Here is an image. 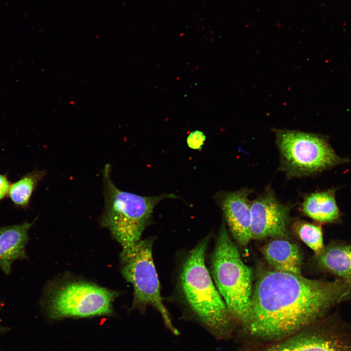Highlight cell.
I'll use <instances>...</instances> for the list:
<instances>
[{
	"label": "cell",
	"mask_w": 351,
	"mask_h": 351,
	"mask_svg": "<svg viewBox=\"0 0 351 351\" xmlns=\"http://www.w3.org/2000/svg\"><path fill=\"white\" fill-rule=\"evenodd\" d=\"M351 299V279H313L274 270L257 280L244 328L255 339L275 342L323 319Z\"/></svg>",
	"instance_id": "6da1fadb"
},
{
	"label": "cell",
	"mask_w": 351,
	"mask_h": 351,
	"mask_svg": "<svg viewBox=\"0 0 351 351\" xmlns=\"http://www.w3.org/2000/svg\"><path fill=\"white\" fill-rule=\"evenodd\" d=\"M208 238L188 254L179 277L187 307L197 321L218 339H228L234 320L219 293L205 263Z\"/></svg>",
	"instance_id": "7a4b0ae2"
},
{
	"label": "cell",
	"mask_w": 351,
	"mask_h": 351,
	"mask_svg": "<svg viewBox=\"0 0 351 351\" xmlns=\"http://www.w3.org/2000/svg\"><path fill=\"white\" fill-rule=\"evenodd\" d=\"M111 170L110 164H107L102 171L105 207L101 223L125 251L140 240L156 205L176 196L172 194L141 196L120 190L111 180Z\"/></svg>",
	"instance_id": "3957f363"
},
{
	"label": "cell",
	"mask_w": 351,
	"mask_h": 351,
	"mask_svg": "<svg viewBox=\"0 0 351 351\" xmlns=\"http://www.w3.org/2000/svg\"><path fill=\"white\" fill-rule=\"evenodd\" d=\"M214 283L234 320L244 328L249 320L253 293L252 272L223 224L211 261Z\"/></svg>",
	"instance_id": "277c9868"
},
{
	"label": "cell",
	"mask_w": 351,
	"mask_h": 351,
	"mask_svg": "<svg viewBox=\"0 0 351 351\" xmlns=\"http://www.w3.org/2000/svg\"><path fill=\"white\" fill-rule=\"evenodd\" d=\"M280 169L288 177H301L320 172L348 159L339 157L323 137L289 130H277Z\"/></svg>",
	"instance_id": "5b68a950"
},
{
	"label": "cell",
	"mask_w": 351,
	"mask_h": 351,
	"mask_svg": "<svg viewBox=\"0 0 351 351\" xmlns=\"http://www.w3.org/2000/svg\"><path fill=\"white\" fill-rule=\"evenodd\" d=\"M152 244L151 239L140 240L130 249L122 251L121 273L134 289L132 308L143 312L147 306L153 307L160 313L166 327L174 334L178 335L161 296L153 258Z\"/></svg>",
	"instance_id": "8992f818"
},
{
	"label": "cell",
	"mask_w": 351,
	"mask_h": 351,
	"mask_svg": "<svg viewBox=\"0 0 351 351\" xmlns=\"http://www.w3.org/2000/svg\"><path fill=\"white\" fill-rule=\"evenodd\" d=\"M117 293L85 281H71L56 288L44 303L48 318L109 316Z\"/></svg>",
	"instance_id": "52a82bcc"
},
{
	"label": "cell",
	"mask_w": 351,
	"mask_h": 351,
	"mask_svg": "<svg viewBox=\"0 0 351 351\" xmlns=\"http://www.w3.org/2000/svg\"><path fill=\"white\" fill-rule=\"evenodd\" d=\"M259 351H351V323L332 313Z\"/></svg>",
	"instance_id": "ba28073f"
},
{
	"label": "cell",
	"mask_w": 351,
	"mask_h": 351,
	"mask_svg": "<svg viewBox=\"0 0 351 351\" xmlns=\"http://www.w3.org/2000/svg\"><path fill=\"white\" fill-rule=\"evenodd\" d=\"M290 206L280 202L267 189L251 202L252 239L284 238L288 234Z\"/></svg>",
	"instance_id": "9c48e42d"
},
{
	"label": "cell",
	"mask_w": 351,
	"mask_h": 351,
	"mask_svg": "<svg viewBox=\"0 0 351 351\" xmlns=\"http://www.w3.org/2000/svg\"><path fill=\"white\" fill-rule=\"evenodd\" d=\"M251 192L250 189L243 188L217 195L232 235L239 245L245 247L252 239L251 202L248 197Z\"/></svg>",
	"instance_id": "30bf717a"
},
{
	"label": "cell",
	"mask_w": 351,
	"mask_h": 351,
	"mask_svg": "<svg viewBox=\"0 0 351 351\" xmlns=\"http://www.w3.org/2000/svg\"><path fill=\"white\" fill-rule=\"evenodd\" d=\"M36 220L0 227V268L5 275L10 273L15 260L27 258L28 232Z\"/></svg>",
	"instance_id": "8fae6325"
},
{
	"label": "cell",
	"mask_w": 351,
	"mask_h": 351,
	"mask_svg": "<svg viewBox=\"0 0 351 351\" xmlns=\"http://www.w3.org/2000/svg\"><path fill=\"white\" fill-rule=\"evenodd\" d=\"M313 262L319 272L334 278L351 279V243L332 240L314 255Z\"/></svg>",
	"instance_id": "7c38bea8"
},
{
	"label": "cell",
	"mask_w": 351,
	"mask_h": 351,
	"mask_svg": "<svg viewBox=\"0 0 351 351\" xmlns=\"http://www.w3.org/2000/svg\"><path fill=\"white\" fill-rule=\"evenodd\" d=\"M262 253L273 270L295 274H301L302 257L298 246L279 238L266 243Z\"/></svg>",
	"instance_id": "4fadbf2b"
},
{
	"label": "cell",
	"mask_w": 351,
	"mask_h": 351,
	"mask_svg": "<svg viewBox=\"0 0 351 351\" xmlns=\"http://www.w3.org/2000/svg\"><path fill=\"white\" fill-rule=\"evenodd\" d=\"M301 210L305 215L320 223L335 224L341 221L333 189L308 195L301 204Z\"/></svg>",
	"instance_id": "5bb4252c"
},
{
	"label": "cell",
	"mask_w": 351,
	"mask_h": 351,
	"mask_svg": "<svg viewBox=\"0 0 351 351\" xmlns=\"http://www.w3.org/2000/svg\"><path fill=\"white\" fill-rule=\"evenodd\" d=\"M46 175L45 170L35 169L27 173L10 185L8 197L16 208L26 209L39 183Z\"/></svg>",
	"instance_id": "9a60e30c"
},
{
	"label": "cell",
	"mask_w": 351,
	"mask_h": 351,
	"mask_svg": "<svg viewBox=\"0 0 351 351\" xmlns=\"http://www.w3.org/2000/svg\"><path fill=\"white\" fill-rule=\"evenodd\" d=\"M294 229L301 240L314 252V255L323 250V233L321 227L316 224L305 221L296 222Z\"/></svg>",
	"instance_id": "2e32d148"
},
{
	"label": "cell",
	"mask_w": 351,
	"mask_h": 351,
	"mask_svg": "<svg viewBox=\"0 0 351 351\" xmlns=\"http://www.w3.org/2000/svg\"><path fill=\"white\" fill-rule=\"evenodd\" d=\"M206 136L202 132L195 130L191 132L188 135L187 143L190 148L198 150L202 148Z\"/></svg>",
	"instance_id": "e0dca14e"
},
{
	"label": "cell",
	"mask_w": 351,
	"mask_h": 351,
	"mask_svg": "<svg viewBox=\"0 0 351 351\" xmlns=\"http://www.w3.org/2000/svg\"><path fill=\"white\" fill-rule=\"evenodd\" d=\"M11 184L7 173L0 174V202L8 196Z\"/></svg>",
	"instance_id": "ac0fdd59"
},
{
	"label": "cell",
	"mask_w": 351,
	"mask_h": 351,
	"mask_svg": "<svg viewBox=\"0 0 351 351\" xmlns=\"http://www.w3.org/2000/svg\"><path fill=\"white\" fill-rule=\"evenodd\" d=\"M2 305L3 304L0 303V312L2 308ZM10 328L8 327L5 326L3 325L0 320V335L3 334L7 332H8L10 330Z\"/></svg>",
	"instance_id": "d6986e66"
}]
</instances>
